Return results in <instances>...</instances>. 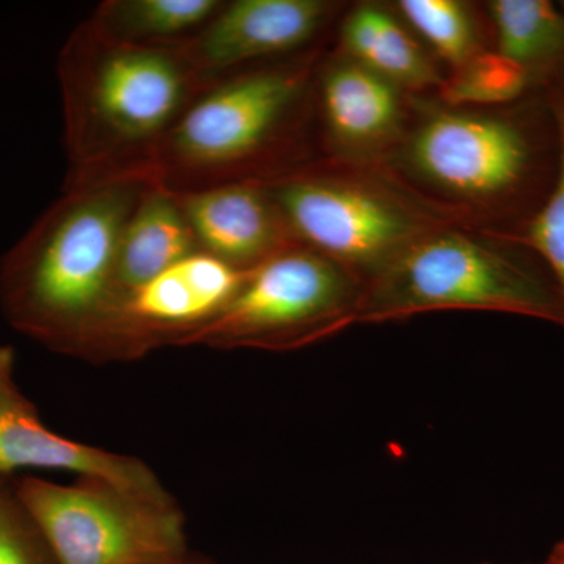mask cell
<instances>
[{
	"label": "cell",
	"mask_w": 564,
	"mask_h": 564,
	"mask_svg": "<svg viewBox=\"0 0 564 564\" xmlns=\"http://www.w3.org/2000/svg\"><path fill=\"white\" fill-rule=\"evenodd\" d=\"M558 163L543 90L502 106H452L430 93L413 96L380 169L440 220L514 239L551 196Z\"/></svg>",
	"instance_id": "cell-1"
},
{
	"label": "cell",
	"mask_w": 564,
	"mask_h": 564,
	"mask_svg": "<svg viewBox=\"0 0 564 564\" xmlns=\"http://www.w3.org/2000/svg\"><path fill=\"white\" fill-rule=\"evenodd\" d=\"M150 184L63 188L0 261V311L14 329L88 361L150 352L129 322L117 278L122 228Z\"/></svg>",
	"instance_id": "cell-2"
},
{
	"label": "cell",
	"mask_w": 564,
	"mask_h": 564,
	"mask_svg": "<svg viewBox=\"0 0 564 564\" xmlns=\"http://www.w3.org/2000/svg\"><path fill=\"white\" fill-rule=\"evenodd\" d=\"M68 174L63 188L151 182L155 159L206 82L180 50L118 43L90 20L63 44L57 65Z\"/></svg>",
	"instance_id": "cell-3"
},
{
	"label": "cell",
	"mask_w": 564,
	"mask_h": 564,
	"mask_svg": "<svg viewBox=\"0 0 564 564\" xmlns=\"http://www.w3.org/2000/svg\"><path fill=\"white\" fill-rule=\"evenodd\" d=\"M329 44L210 85L163 143L152 184L187 193L265 182L318 159L314 76Z\"/></svg>",
	"instance_id": "cell-4"
},
{
	"label": "cell",
	"mask_w": 564,
	"mask_h": 564,
	"mask_svg": "<svg viewBox=\"0 0 564 564\" xmlns=\"http://www.w3.org/2000/svg\"><path fill=\"white\" fill-rule=\"evenodd\" d=\"M433 311L524 315L564 328V295L521 240L441 225L364 288L358 323L406 321Z\"/></svg>",
	"instance_id": "cell-5"
},
{
	"label": "cell",
	"mask_w": 564,
	"mask_h": 564,
	"mask_svg": "<svg viewBox=\"0 0 564 564\" xmlns=\"http://www.w3.org/2000/svg\"><path fill=\"white\" fill-rule=\"evenodd\" d=\"M261 184L299 243L355 274L364 288L425 234L448 225L380 166L318 158Z\"/></svg>",
	"instance_id": "cell-6"
},
{
	"label": "cell",
	"mask_w": 564,
	"mask_h": 564,
	"mask_svg": "<svg viewBox=\"0 0 564 564\" xmlns=\"http://www.w3.org/2000/svg\"><path fill=\"white\" fill-rule=\"evenodd\" d=\"M362 295L355 274L295 245L250 270L225 311L176 345L296 350L358 323Z\"/></svg>",
	"instance_id": "cell-7"
},
{
	"label": "cell",
	"mask_w": 564,
	"mask_h": 564,
	"mask_svg": "<svg viewBox=\"0 0 564 564\" xmlns=\"http://www.w3.org/2000/svg\"><path fill=\"white\" fill-rule=\"evenodd\" d=\"M11 489L58 564H174L191 555L176 502L95 478L57 485L22 477Z\"/></svg>",
	"instance_id": "cell-8"
},
{
	"label": "cell",
	"mask_w": 564,
	"mask_h": 564,
	"mask_svg": "<svg viewBox=\"0 0 564 564\" xmlns=\"http://www.w3.org/2000/svg\"><path fill=\"white\" fill-rule=\"evenodd\" d=\"M347 2L232 0L181 47L207 87L332 43Z\"/></svg>",
	"instance_id": "cell-9"
},
{
	"label": "cell",
	"mask_w": 564,
	"mask_h": 564,
	"mask_svg": "<svg viewBox=\"0 0 564 564\" xmlns=\"http://www.w3.org/2000/svg\"><path fill=\"white\" fill-rule=\"evenodd\" d=\"M413 96L329 44L314 76L318 158L380 166L402 140Z\"/></svg>",
	"instance_id": "cell-10"
},
{
	"label": "cell",
	"mask_w": 564,
	"mask_h": 564,
	"mask_svg": "<svg viewBox=\"0 0 564 564\" xmlns=\"http://www.w3.org/2000/svg\"><path fill=\"white\" fill-rule=\"evenodd\" d=\"M21 469L66 470L82 478L109 481L158 502H174L161 480L140 459L52 432L17 383L13 350L0 344V475Z\"/></svg>",
	"instance_id": "cell-11"
},
{
	"label": "cell",
	"mask_w": 564,
	"mask_h": 564,
	"mask_svg": "<svg viewBox=\"0 0 564 564\" xmlns=\"http://www.w3.org/2000/svg\"><path fill=\"white\" fill-rule=\"evenodd\" d=\"M247 273L209 252H193L129 293L126 314L148 351L176 345L225 311Z\"/></svg>",
	"instance_id": "cell-12"
},
{
	"label": "cell",
	"mask_w": 564,
	"mask_h": 564,
	"mask_svg": "<svg viewBox=\"0 0 564 564\" xmlns=\"http://www.w3.org/2000/svg\"><path fill=\"white\" fill-rule=\"evenodd\" d=\"M203 251L250 272L300 245L261 182L174 193Z\"/></svg>",
	"instance_id": "cell-13"
},
{
	"label": "cell",
	"mask_w": 564,
	"mask_h": 564,
	"mask_svg": "<svg viewBox=\"0 0 564 564\" xmlns=\"http://www.w3.org/2000/svg\"><path fill=\"white\" fill-rule=\"evenodd\" d=\"M332 46L411 95L436 93L447 76L389 2L347 3Z\"/></svg>",
	"instance_id": "cell-14"
},
{
	"label": "cell",
	"mask_w": 564,
	"mask_h": 564,
	"mask_svg": "<svg viewBox=\"0 0 564 564\" xmlns=\"http://www.w3.org/2000/svg\"><path fill=\"white\" fill-rule=\"evenodd\" d=\"M196 251L202 248L176 195L151 182L122 228L118 288L128 299L139 285Z\"/></svg>",
	"instance_id": "cell-15"
},
{
	"label": "cell",
	"mask_w": 564,
	"mask_h": 564,
	"mask_svg": "<svg viewBox=\"0 0 564 564\" xmlns=\"http://www.w3.org/2000/svg\"><path fill=\"white\" fill-rule=\"evenodd\" d=\"M494 51L518 63L534 90L564 76V13L549 0L484 2Z\"/></svg>",
	"instance_id": "cell-16"
},
{
	"label": "cell",
	"mask_w": 564,
	"mask_h": 564,
	"mask_svg": "<svg viewBox=\"0 0 564 564\" xmlns=\"http://www.w3.org/2000/svg\"><path fill=\"white\" fill-rule=\"evenodd\" d=\"M223 0H106L88 20L107 39L151 50H180L220 11Z\"/></svg>",
	"instance_id": "cell-17"
},
{
	"label": "cell",
	"mask_w": 564,
	"mask_h": 564,
	"mask_svg": "<svg viewBox=\"0 0 564 564\" xmlns=\"http://www.w3.org/2000/svg\"><path fill=\"white\" fill-rule=\"evenodd\" d=\"M389 3L447 74L481 52L494 50L491 22L484 2L395 0Z\"/></svg>",
	"instance_id": "cell-18"
},
{
	"label": "cell",
	"mask_w": 564,
	"mask_h": 564,
	"mask_svg": "<svg viewBox=\"0 0 564 564\" xmlns=\"http://www.w3.org/2000/svg\"><path fill=\"white\" fill-rule=\"evenodd\" d=\"M532 91L525 70L492 50L448 73L436 96L452 106H502Z\"/></svg>",
	"instance_id": "cell-19"
},
{
	"label": "cell",
	"mask_w": 564,
	"mask_h": 564,
	"mask_svg": "<svg viewBox=\"0 0 564 564\" xmlns=\"http://www.w3.org/2000/svg\"><path fill=\"white\" fill-rule=\"evenodd\" d=\"M541 90L547 98L558 129V174L543 209L514 239L529 245L543 259L564 295V76L547 82Z\"/></svg>",
	"instance_id": "cell-20"
},
{
	"label": "cell",
	"mask_w": 564,
	"mask_h": 564,
	"mask_svg": "<svg viewBox=\"0 0 564 564\" xmlns=\"http://www.w3.org/2000/svg\"><path fill=\"white\" fill-rule=\"evenodd\" d=\"M0 564H58L50 545L22 508L13 489L0 481Z\"/></svg>",
	"instance_id": "cell-21"
},
{
	"label": "cell",
	"mask_w": 564,
	"mask_h": 564,
	"mask_svg": "<svg viewBox=\"0 0 564 564\" xmlns=\"http://www.w3.org/2000/svg\"><path fill=\"white\" fill-rule=\"evenodd\" d=\"M544 564H564V541L555 545L554 551L551 552Z\"/></svg>",
	"instance_id": "cell-22"
},
{
	"label": "cell",
	"mask_w": 564,
	"mask_h": 564,
	"mask_svg": "<svg viewBox=\"0 0 564 564\" xmlns=\"http://www.w3.org/2000/svg\"><path fill=\"white\" fill-rule=\"evenodd\" d=\"M174 564H210L209 562H204V560H199L198 556H193L192 554L187 556V558L182 560L180 563Z\"/></svg>",
	"instance_id": "cell-23"
},
{
	"label": "cell",
	"mask_w": 564,
	"mask_h": 564,
	"mask_svg": "<svg viewBox=\"0 0 564 564\" xmlns=\"http://www.w3.org/2000/svg\"><path fill=\"white\" fill-rule=\"evenodd\" d=\"M560 10H562L564 13V2H560Z\"/></svg>",
	"instance_id": "cell-24"
},
{
	"label": "cell",
	"mask_w": 564,
	"mask_h": 564,
	"mask_svg": "<svg viewBox=\"0 0 564 564\" xmlns=\"http://www.w3.org/2000/svg\"><path fill=\"white\" fill-rule=\"evenodd\" d=\"M544 564V563H543Z\"/></svg>",
	"instance_id": "cell-25"
}]
</instances>
